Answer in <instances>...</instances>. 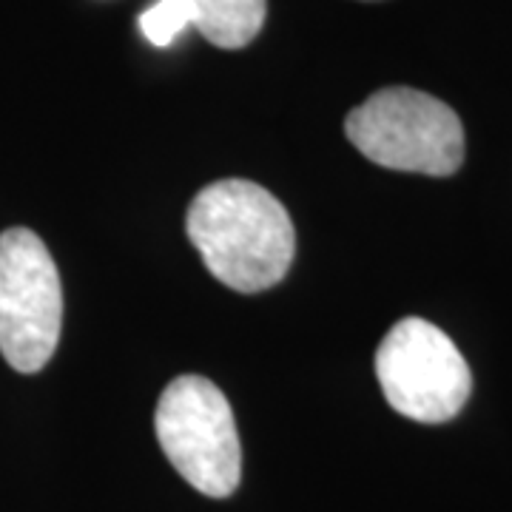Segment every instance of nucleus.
I'll use <instances>...</instances> for the list:
<instances>
[{
	"mask_svg": "<svg viewBox=\"0 0 512 512\" xmlns=\"http://www.w3.org/2000/svg\"><path fill=\"white\" fill-rule=\"evenodd\" d=\"M185 231L205 268L239 293L282 282L293 262L296 231L271 191L248 180H220L194 197Z\"/></svg>",
	"mask_w": 512,
	"mask_h": 512,
	"instance_id": "obj_1",
	"label": "nucleus"
},
{
	"mask_svg": "<svg viewBox=\"0 0 512 512\" xmlns=\"http://www.w3.org/2000/svg\"><path fill=\"white\" fill-rule=\"evenodd\" d=\"M345 134L370 163L450 177L464 163V126L433 94L390 86L370 94L345 117Z\"/></svg>",
	"mask_w": 512,
	"mask_h": 512,
	"instance_id": "obj_2",
	"label": "nucleus"
},
{
	"mask_svg": "<svg viewBox=\"0 0 512 512\" xmlns=\"http://www.w3.org/2000/svg\"><path fill=\"white\" fill-rule=\"evenodd\" d=\"M157 441L174 470L202 495L228 498L242 478L234 410L220 387L202 376H180L157 404Z\"/></svg>",
	"mask_w": 512,
	"mask_h": 512,
	"instance_id": "obj_3",
	"label": "nucleus"
},
{
	"mask_svg": "<svg viewBox=\"0 0 512 512\" xmlns=\"http://www.w3.org/2000/svg\"><path fill=\"white\" fill-rule=\"evenodd\" d=\"M376 379L387 404L421 424L456 419L473 393V373L461 350L419 316L396 322L384 336L376 350Z\"/></svg>",
	"mask_w": 512,
	"mask_h": 512,
	"instance_id": "obj_4",
	"label": "nucleus"
},
{
	"mask_svg": "<svg viewBox=\"0 0 512 512\" xmlns=\"http://www.w3.org/2000/svg\"><path fill=\"white\" fill-rule=\"evenodd\" d=\"M63 328L60 274L29 228L0 234V353L18 373H37L55 356Z\"/></svg>",
	"mask_w": 512,
	"mask_h": 512,
	"instance_id": "obj_5",
	"label": "nucleus"
},
{
	"mask_svg": "<svg viewBox=\"0 0 512 512\" xmlns=\"http://www.w3.org/2000/svg\"><path fill=\"white\" fill-rule=\"evenodd\" d=\"M194 26L220 49H242L262 32L265 0H185Z\"/></svg>",
	"mask_w": 512,
	"mask_h": 512,
	"instance_id": "obj_6",
	"label": "nucleus"
},
{
	"mask_svg": "<svg viewBox=\"0 0 512 512\" xmlns=\"http://www.w3.org/2000/svg\"><path fill=\"white\" fill-rule=\"evenodd\" d=\"M185 26H194V15L185 0H157L140 15V29L148 37V43L157 49L171 46Z\"/></svg>",
	"mask_w": 512,
	"mask_h": 512,
	"instance_id": "obj_7",
	"label": "nucleus"
}]
</instances>
